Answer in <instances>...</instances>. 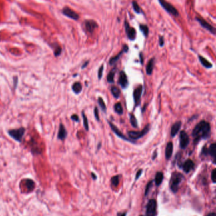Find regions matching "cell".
Masks as SVG:
<instances>
[{"mask_svg": "<svg viewBox=\"0 0 216 216\" xmlns=\"http://www.w3.org/2000/svg\"><path fill=\"white\" fill-rule=\"evenodd\" d=\"M201 155L203 156H207L209 155L208 148L207 147L206 145L204 146V147L202 148V152H201Z\"/></svg>", "mask_w": 216, "mask_h": 216, "instance_id": "8d00e7d4", "label": "cell"}, {"mask_svg": "<svg viewBox=\"0 0 216 216\" xmlns=\"http://www.w3.org/2000/svg\"><path fill=\"white\" fill-rule=\"evenodd\" d=\"M128 51H129V47H128L127 45L124 44L123 46V48H122V50L121 51V52H119V53L117 55H116V56L112 57L109 60V64H110V65H115V63L117 62V61L119 59H120V58L121 57L122 54L124 53V52H127Z\"/></svg>", "mask_w": 216, "mask_h": 216, "instance_id": "9a60e30c", "label": "cell"}, {"mask_svg": "<svg viewBox=\"0 0 216 216\" xmlns=\"http://www.w3.org/2000/svg\"><path fill=\"white\" fill-rule=\"evenodd\" d=\"M207 216H216V215L215 212H211V213H209L208 215H207Z\"/></svg>", "mask_w": 216, "mask_h": 216, "instance_id": "681fc988", "label": "cell"}, {"mask_svg": "<svg viewBox=\"0 0 216 216\" xmlns=\"http://www.w3.org/2000/svg\"><path fill=\"white\" fill-rule=\"evenodd\" d=\"M189 144V136L185 130L181 131L179 134V146L181 149H185Z\"/></svg>", "mask_w": 216, "mask_h": 216, "instance_id": "52a82bcc", "label": "cell"}, {"mask_svg": "<svg viewBox=\"0 0 216 216\" xmlns=\"http://www.w3.org/2000/svg\"><path fill=\"white\" fill-rule=\"evenodd\" d=\"M141 216H143V215H141Z\"/></svg>", "mask_w": 216, "mask_h": 216, "instance_id": "db71d44e", "label": "cell"}, {"mask_svg": "<svg viewBox=\"0 0 216 216\" xmlns=\"http://www.w3.org/2000/svg\"><path fill=\"white\" fill-rule=\"evenodd\" d=\"M182 168L183 171L185 172L186 173H189L195 167V163L191 159H187L186 161L183 163L182 165Z\"/></svg>", "mask_w": 216, "mask_h": 216, "instance_id": "2e32d148", "label": "cell"}, {"mask_svg": "<svg viewBox=\"0 0 216 216\" xmlns=\"http://www.w3.org/2000/svg\"><path fill=\"white\" fill-rule=\"evenodd\" d=\"M157 157V150L154 151V152L153 154V156H152V160H155Z\"/></svg>", "mask_w": 216, "mask_h": 216, "instance_id": "f6af8a7d", "label": "cell"}, {"mask_svg": "<svg viewBox=\"0 0 216 216\" xmlns=\"http://www.w3.org/2000/svg\"><path fill=\"white\" fill-rule=\"evenodd\" d=\"M100 146H101V144H98V149H100Z\"/></svg>", "mask_w": 216, "mask_h": 216, "instance_id": "f5cc1de1", "label": "cell"}, {"mask_svg": "<svg viewBox=\"0 0 216 216\" xmlns=\"http://www.w3.org/2000/svg\"><path fill=\"white\" fill-rule=\"evenodd\" d=\"M132 5H133L134 11H135L136 13H138V14L143 13V11L141 8L139 7L138 3H137L136 1H135V0H133V1H132Z\"/></svg>", "mask_w": 216, "mask_h": 216, "instance_id": "83f0119b", "label": "cell"}, {"mask_svg": "<svg viewBox=\"0 0 216 216\" xmlns=\"http://www.w3.org/2000/svg\"><path fill=\"white\" fill-rule=\"evenodd\" d=\"M114 110L117 113L119 114V115H122V114H123V108H122L121 103H117L114 105Z\"/></svg>", "mask_w": 216, "mask_h": 216, "instance_id": "4dcf8cb0", "label": "cell"}, {"mask_svg": "<svg viewBox=\"0 0 216 216\" xmlns=\"http://www.w3.org/2000/svg\"><path fill=\"white\" fill-rule=\"evenodd\" d=\"M139 29L141 31V32L143 33V34L144 35V36L147 37L148 34H149V28H148V27L147 25H145V24H140L139 26Z\"/></svg>", "mask_w": 216, "mask_h": 216, "instance_id": "f1b7e54d", "label": "cell"}, {"mask_svg": "<svg viewBox=\"0 0 216 216\" xmlns=\"http://www.w3.org/2000/svg\"><path fill=\"white\" fill-rule=\"evenodd\" d=\"M94 115H95V117L96 118V119L97 121H100V117H99V115H98V107H95V109H94Z\"/></svg>", "mask_w": 216, "mask_h": 216, "instance_id": "ab89813d", "label": "cell"}, {"mask_svg": "<svg viewBox=\"0 0 216 216\" xmlns=\"http://www.w3.org/2000/svg\"><path fill=\"white\" fill-rule=\"evenodd\" d=\"M89 62V61H86V62L83 64V66H82V67H81L82 69H84V68H86V67L87 65H88Z\"/></svg>", "mask_w": 216, "mask_h": 216, "instance_id": "bcb514c9", "label": "cell"}, {"mask_svg": "<svg viewBox=\"0 0 216 216\" xmlns=\"http://www.w3.org/2000/svg\"><path fill=\"white\" fill-rule=\"evenodd\" d=\"M62 13L64 15H65L67 17H69V18L72 19L74 20H77L79 19V15L75 12V11L72 10L71 8H70L69 7L63 8L62 10Z\"/></svg>", "mask_w": 216, "mask_h": 216, "instance_id": "7c38bea8", "label": "cell"}, {"mask_svg": "<svg viewBox=\"0 0 216 216\" xmlns=\"http://www.w3.org/2000/svg\"><path fill=\"white\" fill-rule=\"evenodd\" d=\"M154 65H155V58H151V59H150V60H149L147 65V67H146V72H147V75H151V74H152Z\"/></svg>", "mask_w": 216, "mask_h": 216, "instance_id": "ffe728a7", "label": "cell"}, {"mask_svg": "<svg viewBox=\"0 0 216 216\" xmlns=\"http://www.w3.org/2000/svg\"><path fill=\"white\" fill-rule=\"evenodd\" d=\"M72 89L75 94H80L82 91V90H83V87H82L81 83L80 82H79V81H77V82H75L72 85Z\"/></svg>", "mask_w": 216, "mask_h": 216, "instance_id": "603a6c76", "label": "cell"}, {"mask_svg": "<svg viewBox=\"0 0 216 216\" xmlns=\"http://www.w3.org/2000/svg\"><path fill=\"white\" fill-rule=\"evenodd\" d=\"M152 185H153V181H150V182H149L148 183L147 185V186H146L145 190V196H147V195L148 194L149 191H150V189L151 188V186H152Z\"/></svg>", "mask_w": 216, "mask_h": 216, "instance_id": "e575fe53", "label": "cell"}, {"mask_svg": "<svg viewBox=\"0 0 216 216\" xmlns=\"http://www.w3.org/2000/svg\"><path fill=\"white\" fill-rule=\"evenodd\" d=\"M198 59H199V61L201 63V64H202L204 67H205L206 68H211L212 67V64L211 63H210L208 60L205 59V58L203 57L202 56L199 55V56H198Z\"/></svg>", "mask_w": 216, "mask_h": 216, "instance_id": "44dd1931", "label": "cell"}, {"mask_svg": "<svg viewBox=\"0 0 216 216\" xmlns=\"http://www.w3.org/2000/svg\"><path fill=\"white\" fill-rule=\"evenodd\" d=\"M25 185L28 191H32L35 188V183L33 180L27 179L25 180Z\"/></svg>", "mask_w": 216, "mask_h": 216, "instance_id": "7402d4cb", "label": "cell"}, {"mask_svg": "<svg viewBox=\"0 0 216 216\" xmlns=\"http://www.w3.org/2000/svg\"><path fill=\"white\" fill-rule=\"evenodd\" d=\"M157 204L155 199L149 200L146 209V216H156L157 215Z\"/></svg>", "mask_w": 216, "mask_h": 216, "instance_id": "8992f818", "label": "cell"}, {"mask_svg": "<svg viewBox=\"0 0 216 216\" xmlns=\"http://www.w3.org/2000/svg\"><path fill=\"white\" fill-rule=\"evenodd\" d=\"M195 19H196L197 21L199 23L200 25L202 26L203 28L206 29L207 30L210 32L213 35H215V27H213L212 25H211L209 23L207 22L206 20H204L203 18H202V17H197L196 18H195Z\"/></svg>", "mask_w": 216, "mask_h": 216, "instance_id": "9c48e42d", "label": "cell"}, {"mask_svg": "<svg viewBox=\"0 0 216 216\" xmlns=\"http://www.w3.org/2000/svg\"><path fill=\"white\" fill-rule=\"evenodd\" d=\"M98 104L99 106H100L101 109H102V111H103V112H106L107 111V106L105 105V103L104 101L103 100V99H102L101 97H100L98 98Z\"/></svg>", "mask_w": 216, "mask_h": 216, "instance_id": "1f68e13d", "label": "cell"}, {"mask_svg": "<svg viewBox=\"0 0 216 216\" xmlns=\"http://www.w3.org/2000/svg\"><path fill=\"white\" fill-rule=\"evenodd\" d=\"M163 179V174L162 172H157L155 177V185L158 186L160 185Z\"/></svg>", "mask_w": 216, "mask_h": 216, "instance_id": "d4e9b609", "label": "cell"}, {"mask_svg": "<svg viewBox=\"0 0 216 216\" xmlns=\"http://www.w3.org/2000/svg\"><path fill=\"white\" fill-rule=\"evenodd\" d=\"M211 127L209 122L200 121L193 130L192 136L194 137V144H197L202 139H208L211 136Z\"/></svg>", "mask_w": 216, "mask_h": 216, "instance_id": "6da1fadb", "label": "cell"}, {"mask_svg": "<svg viewBox=\"0 0 216 216\" xmlns=\"http://www.w3.org/2000/svg\"><path fill=\"white\" fill-rule=\"evenodd\" d=\"M126 212H124V213H120V214H118V216H126Z\"/></svg>", "mask_w": 216, "mask_h": 216, "instance_id": "816d5d0a", "label": "cell"}, {"mask_svg": "<svg viewBox=\"0 0 216 216\" xmlns=\"http://www.w3.org/2000/svg\"><path fill=\"white\" fill-rule=\"evenodd\" d=\"M61 52H62V48H61L60 46H58V48H56V50L55 51V56H60V55L61 54Z\"/></svg>", "mask_w": 216, "mask_h": 216, "instance_id": "74e56055", "label": "cell"}, {"mask_svg": "<svg viewBox=\"0 0 216 216\" xmlns=\"http://www.w3.org/2000/svg\"><path fill=\"white\" fill-rule=\"evenodd\" d=\"M91 176H92L93 180H96V178H97V177H96V174L93 173H91Z\"/></svg>", "mask_w": 216, "mask_h": 216, "instance_id": "c3c4849f", "label": "cell"}, {"mask_svg": "<svg viewBox=\"0 0 216 216\" xmlns=\"http://www.w3.org/2000/svg\"><path fill=\"white\" fill-rule=\"evenodd\" d=\"M143 92V87L139 85L138 88H136L133 92V98L134 101H135V106H138L141 101V97Z\"/></svg>", "mask_w": 216, "mask_h": 216, "instance_id": "8fae6325", "label": "cell"}, {"mask_svg": "<svg viewBox=\"0 0 216 216\" xmlns=\"http://www.w3.org/2000/svg\"><path fill=\"white\" fill-rule=\"evenodd\" d=\"M71 119H72L73 121L79 122V116L77 115H73L71 116Z\"/></svg>", "mask_w": 216, "mask_h": 216, "instance_id": "b9f144b4", "label": "cell"}, {"mask_svg": "<svg viewBox=\"0 0 216 216\" xmlns=\"http://www.w3.org/2000/svg\"><path fill=\"white\" fill-rule=\"evenodd\" d=\"M84 25H85L86 30L91 34L95 31L96 28L98 27V24L93 20H86L85 22H84Z\"/></svg>", "mask_w": 216, "mask_h": 216, "instance_id": "5bb4252c", "label": "cell"}, {"mask_svg": "<svg viewBox=\"0 0 216 216\" xmlns=\"http://www.w3.org/2000/svg\"><path fill=\"white\" fill-rule=\"evenodd\" d=\"M111 183H112V185L113 186H117L119 184V175H117V176H114L111 179Z\"/></svg>", "mask_w": 216, "mask_h": 216, "instance_id": "836d02e7", "label": "cell"}, {"mask_svg": "<svg viewBox=\"0 0 216 216\" xmlns=\"http://www.w3.org/2000/svg\"><path fill=\"white\" fill-rule=\"evenodd\" d=\"M111 92L113 95V97H114L115 99H119V97H120L121 95V90L119 89L118 87H115V86H112L111 87L110 89Z\"/></svg>", "mask_w": 216, "mask_h": 216, "instance_id": "4316f807", "label": "cell"}, {"mask_svg": "<svg viewBox=\"0 0 216 216\" xmlns=\"http://www.w3.org/2000/svg\"><path fill=\"white\" fill-rule=\"evenodd\" d=\"M124 27L128 39L130 40H135L136 37V31L133 27H131L129 22L127 20L124 21Z\"/></svg>", "mask_w": 216, "mask_h": 216, "instance_id": "ba28073f", "label": "cell"}, {"mask_svg": "<svg viewBox=\"0 0 216 216\" xmlns=\"http://www.w3.org/2000/svg\"><path fill=\"white\" fill-rule=\"evenodd\" d=\"M164 38H163V36H159V45L160 47H163L164 46Z\"/></svg>", "mask_w": 216, "mask_h": 216, "instance_id": "60d3db41", "label": "cell"}, {"mask_svg": "<svg viewBox=\"0 0 216 216\" xmlns=\"http://www.w3.org/2000/svg\"><path fill=\"white\" fill-rule=\"evenodd\" d=\"M129 120H130V123L132 126L134 127V128H138V121H137V119L136 118V117L135 116V115H133V114H130L129 115Z\"/></svg>", "mask_w": 216, "mask_h": 216, "instance_id": "f546056e", "label": "cell"}, {"mask_svg": "<svg viewBox=\"0 0 216 216\" xmlns=\"http://www.w3.org/2000/svg\"><path fill=\"white\" fill-rule=\"evenodd\" d=\"M67 136V132L64 125L62 123H60L57 138L58 140H64L66 138Z\"/></svg>", "mask_w": 216, "mask_h": 216, "instance_id": "e0dca14e", "label": "cell"}, {"mask_svg": "<svg viewBox=\"0 0 216 216\" xmlns=\"http://www.w3.org/2000/svg\"><path fill=\"white\" fill-rule=\"evenodd\" d=\"M82 116H83V123H84V128H85L86 131H88L89 130L88 120H87V118L85 114H84V111H83V113H82Z\"/></svg>", "mask_w": 216, "mask_h": 216, "instance_id": "d6a6232c", "label": "cell"}, {"mask_svg": "<svg viewBox=\"0 0 216 216\" xmlns=\"http://www.w3.org/2000/svg\"><path fill=\"white\" fill-rule=\"evenodd\" d=\"M160 5H161V7L164 9L167 13L169 14H171L174 17H178L179 16V12H178L177 10L175 8L174 6L169 3L165 0H158Z\"/></svg>", "mask_w": 216, "mask_h": 216, "instance_id": "277c9868", "label": "cell"}, {"mask_svg": "<svg viewBox=\"0 0 216 216\" xmlns=\"http://www.w3.org/2000/svg\"><path fill=\"white\" fill-rule=\"evenodd\" d=\"M173 144L172 142H169L167 144V146H166L165 150V156L166 159L169 160L171 159L172 155H173Z\"/></svg>", "mask_w": 216, "mask_h": 216, "instance_id": "d6986e66", "label": "cell"}, {"mask_svg": "<svg viewBox=\"0 0 216 216\" xmlns=\"http://www.w3.org/2000/svg\"><path fill=\"white\" fill-rule=\"evenodd\" d=\"M118 83L120 85L122 89H126L129 85V81L127 77V75L124 71H121L119 74Z\"/></svg>", "mask_w": 216, "mask_h": 216, "instance_id": "30bf717a", "label": "cell"}, {"mask_svg": "<svg viewBox=\"0 0 216 216\" xmlns=\"http://www.w3.org/2000/svg\"><path fill=\"white\" fill-rule=\"evenodd\" d=\"M142 173H143V170H142V169H139V170L138 172H137V173H136V178H135V180H138V179H139V178L140 176H141V175Z\"/></svg>", "mask_w": 216, "mask_h": 216, "instance_id": "7bdbcfd3", "label": "cell"}, {"mask_svg": "<svg viewBox=\"0 0 216 216\" xmlns=\"http://www.w3.org/2000/svg\"><path fill=\"white\" fill-rule=\"evenodd\" d=\"M215 178H216V171H215V169H214L211 173V179H212V182L214 183H215Z\"/></svg>", "mask_w": 216, "mask_h": 216, "instance_id": "f35d334b", "label": "cell"}, {"mask_svg": "<svg viewBox=\"0 0 216 216\" xmlns=\"http://www.w3.org/2000/svg\"><path fill=\"white\" fill-rule=\"evenodd\" d=\"M115 72H116V68H113L112 70H111L109 74L107 75V81L110 83H113L114 82V76L115 75Z\"/></svg>", "mask_w": 216, "mask_h": 216, "instance_id": "484cf974", "label": "cell"}, {"mask_svg": "<svg viewBox=\"0 0 216 216\" xmlns=\"http://www.w3.org/2000/svg\"><path fill=\"white\" fill-rule=\"evenodd\" d=\"M108 123H109V124L110 125L111 129H112V130L113 131V132H114V133L115 134V135L117 136H118L119 137V138L123 139V140H125V141H128V142H132V143H135V141L131 140V139H128L127 138H126V137H125L123 135V134H122V133L121 132V131L118 129V128L117 127L115 126V125H113L112 122L108 121Z\"/></svg>", "mask_w": 216, "mask_h": 216, "instance_id": "4fadbf2b", "label": "cell"}, {"mask_svg": "<svg viewBox=\"0 0 216 216\" xmlns=\"http://www.w3.org/2000/svg\"><path fill=\"white\" fill-rule=\"evenodd\" d=\"M181 125H182L181 121H178L175 123L173 126H172L171 130V136L173 137V138L176 136L177 134V133L179 132L180 128L181 127Z\"/></svg>", "mask_w": 216, "mask_h": 216, "instance_id": "ac0fdd59", "label": "cell"}, {"mask_svg": "<svg viewBox=\"0 0 216 216\" xmlns=\"http://www.w3.org/2000/svg\"><path fill=\"white\" fill-rule=\"evenodd\" d=\"M150 130V125L147 124L145 127L141 131H129L127 132V135L129 138L132 140H138L143 137Z\"/></svg>", "mask_w": 216, "mask_h": 216, "instance_id": "3957f363", "label": "cell"}, {"mask_svg": "<svg viewBox=\"0 0 216 216\" xmlns=\"http://www.w3.org/2000/svg\"><path fill=\"white\" fill-rule=\"evenodd\" d=\"M103 70H104V66H103V65H102L100 67V68H99V70H98V79H99V80H101V77H102V75H103Z\"/></svg>", "mask_w": 216, "mask_h": 216, "instance_id": "d590c367", "label": "cell"}, {"mask_svg": "<svg viewBox=\"0 0 216 216\" xmlns=\"http://www.w3.org/2000/svg\"><path fill=\"white\" fill-rule=\"evenodd\" d=\"M25 132V129L24 127L19 128L18 129H13L10 130L8 131V134L9 135L14 139L15 140H16L19 142H21L23 136L24 135V133Z\"/></svg>", "mask_w": 216, "mask_h": 216, "instance_id": "5b68a950", "label": "cell"}, {"mask_svg": "<svg viewBox=\"0 0 216 216\" xmlns=\"http://www.w3.org/2000/svg\"><path fill=\"white\" fill-rule=\"evenodd\" d=\"M139 59H140V62H141V63L143 65V56L142 53L139 54Z\"/></svg>", "mask_w": 216, "mask_h": 216, "instance_id": "7dc6e473", "label": "cell"}, {"mask_svg": "<svg viewBox=\"0 0 216 216\" xmlns=\"http://www.w3.org/2000/svg\"><path fill=\"white\" fill-rule=\"evenodd\" d=\"M215 148H216V144L215 143H213L210 145L209 148H208L209 155L211 156L213 159H214V163L215 164Z\"/></svg>", "mask_w": 216, "mask_h": 216, "instance_id": "cb8c5ba5", "label": "cell"}, {"mask_svg": "<svg viewBox=\"0 0 216 216\" xmlns=\"http://www.w3.org/2000/svg\"><path fill=\"white\" fill-rule=\"evenodd\" d=\"M184 180H185V177L181 173H178V172H174L171 175L170 182H169V186H170L172 191L173 193H176L179 189L180 184L182 183Z\"/></svg>", "mask_w": 216, "mask_h": 216, "instance_id": "7a4b0ae2", "label": "cell"}, {"mask_svg": "<svg viewBox=\"0 0 216 216\" xmlns=\"http://www.w3.org/2000/svg\"><path fill=\"white\" fill-rule=\"evenodd\" d=\"M197 116H198V115H194L193 116V117H191V118H190V119H189V121H192V120H193V119H196V118H197Z\"/></svg>", "mask_w": 216, "mask_h": 216, "instance_id": "f907efd6", "label": "cell"}, {"mask_svg": "<svg viewBox=\"0 0 216 216\" xmlns=\"http://www.w3.org/2000/svg\"><path fill=\"white\" fill-rule=\"evenodd\" d=\"M14 80V88L16 89L17 87V84H18V77H15L13 78Z\"/></svg>", "mask_w": 216, "mask_h": 216, "instance_id": "ee69618b", "label": "cell"}]
</instances>
